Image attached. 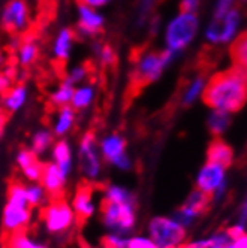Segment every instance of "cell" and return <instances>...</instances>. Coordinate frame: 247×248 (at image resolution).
<instances>
[{"label":"cell","mask_w":247,"mask_h":248,"mask_svg":"<svg viewBox=\"0 0 247 248\" xmlns=\"http://www.w3.org/2000/svg\"><path fill=\"white\" fill-rule=\"evenodd\" d=\"M207 106L228 114H235L247 103V69L232 66L231 69L211 77L202 90Z\"/></svg>","instance_id":"obj_1"},{"label":"cell","mask_w":247,"mask_h":248,"mask_svg":"<svg viewBox=\"0 0 247 248\" xmlns=\"http://www.w3.org/2000/svg\"><path fill=\"white\" fill-rule=\"evenodd\" d=\"M100 224L105 232L132 236L138 226V202H107L100 201Z\"/></svg>","instance_id":"obj_2"},{"label":"cell","mask_w":247,"mask_h":248,"mask_svg":"<svg viewBox=\"0 0 247 248\" xmlns=\"http://www.w3.org/2000/svg\"><path fill=\"white\" fill-rule=\"evenodd\" d=\"M177 54L169 49L141 51L133 60L131 81L136 87H144L162 77L164 70L175 60Z\"/></svg>","instance_id":"obj_3"},{"label":"cell","mask_w":247,"mask_h":248,"mask_svg":"<svg viewBox=\"0 0 247 248\" xmlns=\"http://www.w3.org/2000/svg\"><path fill=\"white\" fill-rule=\"evenodd\" d=\"M77 168L87 183H96L103 175V158L99 151L98 138L93 130H87L78 142L75 151Z\"/></svg>","instance_id":"obj_4"},{"label":"cell","mask_w":247,"mask_h":248,"mask_svg":"<svg viewBox=\"0 0 247 248\" xmlns=\"http://www.w3.org/2000/svg\"><path fill=\"white\" fill-rule=\"evenodd\" d=\"M146 235L157 248H180L187 241V230L172 216H153L146 224Z\"/></svg>","instance_id":"obj_5"},{"label":"cell","mask_w":247,"mask_h":248,"mask_svg":"<svg viewBox=\"0 0 247 248\" xmlns=\"http://www.w3.org/2000/svg\"><path fill=\"white\" fill-rule=\"evenodd\" d=\"M75 212L63 198L51 199L42 208V224L45 232L51 236H65L77 224Z\"/></svg>","instance_id":"obj_6"},{"label":"cell","mask_w":247,"mask_h":248,"mask_svg":"<svg viewBox=\"0 0 247 248\" xmlns=\"http://www.w3.org/2000/svg\"><path fill=\"white\" fill-rule=\"evenodd\" d=\"M195 188L211 198V203H219L228 191V169L219 163L205 160L195 175Z\"/></svg>","instance_id":"obj_7"},{"label":"cell","mask_w":247,"mask_h":248,"mask_svg":"<svg viewBox=\"0 0 247 248\" xmlns=\"http://www.w3.org/2000/svg\"><path fill=\"white\" fill-rule=\"evenodd\" d=\"M198 31L197 14L180 12L172 18L165 29V49L179 54L195 38Z\"/></svg>","instance_id":"obj_8"},{"label":"cell","mask_w":247,"mask_h":248,"mask_svg":"<svg viewBox=\"0 0 247 248\" xmlns=\"http://www.w3.org/2000/svg\"><path fill=\"white\" fill-rule=\"evenodd\" d=\"M103 162L118 172H131L133 160L128 153V140L118 132H111L98 139Z\"/></svg>","instance_id":"obj_9"},{"label":"cell","mask_w":247,"mask_h":248,"mask_svg":"<svg viewBox=\"0 0 247 248\" xmlns=\"http://www.w3.org/2000/svg\"><path fill=\"white\" fill-rule=\"evenodd\" d=\"M30 24V9L26 0H9L0 15V26L6 33L21 34Z\"/></svg>","instance_id":"obj_10"},{"label":"cell","mask_w":247,"mask_h":248,"mask_svg":"<svg viewBox=\"0 0 247 248\" xmlns=\"http://www.w3.org/2000/svg\"><path fill=\"white\" fill-rule=\"evenodd\" d=\"M33 218V209L27 203H16L6 201L2 214H0V226L5 233H15L27 230Z\"/></svg>","instance_id":"obj_11"},{"label":"cell","mask_w":247,"mask_h":248,"mask_svg":"<svg viewBox=\"0 0 247 248\" xmlns=\"http://www.w3.org/2000/svg\"><path fill=\"white\" fill-rule=\"evenodd\" d=\"M105 16L103 14L92 6L78 3L77 6V26L75 34L82 39H95L98 34L103 31Z\"/></svg>","instance_id":"obj_12"},{"label":"cell","mask_w":247,"mask_h":248,"mask_svg":"<svg viewBox=\"0 0 247 248\" xmlns=\"http://www.w3.org/2000/svg\"><path fill=\"white\" fill-rule=\"evenodd\" d=\"M49 162L54 163L62 175L69 181L75 172V150L66 138L56 139L49 150Z\"/></svg>","instance_id":"obj_13"},{"label":"cell","mask_w":247,"mask_h":248,"mask_svg":"<svg viewBox=\"0 0 247 248\" xmlns=\"http://www.w3.org/2000/svg\"><path fill=\"white\" fill-rule=\"evenodd\" d=\"M70 206H72L78 221L92 220L98 214L99 209L95 201V188L90 186V183H85L77 187L72 201H70Z\"/></svg>","instance_id":"obj_14"},{"label":"cell","mask_w":247,"mask_h":248,"mask_svg":"<svg viewBox=\"0 0 247 248\" xmlns=\"http://www.w3.org/2000/svg\"><path fill=\"white\" fill-rule=\"evenodd\" d=\"M39 183L44 186V188L47 190L51 199H57V198L63 196L65 188L69 181L62 175V172L59 170V168L54 163L47 162V163H44L42 176H41Z\"/></svg>","instance_id":"obj_15"},{"label":"cell","mask_w":247,"mask_h":248,"mask_svg":"<svg viewBox=\"0 0 247 248\" xmlns=\"http://www.w3.org/2000/svg\"><path fill=\"white\" fill-rule=\"evenodd\" d=\"M29 96H30L29 87L24 82H18L15 85H11L3 93V97H2L3 111L8 114L20 112L26 106V103L29 102Z\"/></svg>","instance_id":"obj_16"},{"label":"cell","mask_w":247,"mask_h":248,"mask_svg":"<svg viewBox=\"0 0 247 248\" xmlns=\"http://www.w3.org/2000/svg\"><path fill=\"white\" fill-rule=\"evenodd\" d=\"M77 124V111L70 105L57 108L54 118L51 124V132L54 133L56 139H63L69 133H72Z\"/></svg>","instance_id":"obj_17"},{"label":"cell","mask_w":247,"mask_h":248,"mask_svg":"<svg viewBox=\"0 0 247 248\" xmlns=\"http://www.w3.org/2000/svg\"><path fill=\"white\" fill-rule=\"evenodd\" d=\"M75 30L70 27H62L54 41H52V46H51V52L52 57H54L56 62H67L70 54H72L74 49V44H75Z\"/></svg>","instance_id":"obj_18"},{"label":"cell","mask_w":247,"mask_h":248,"mask_svg":"<svg viewBox=\"0 0 247 248\" xmlns=\"http://www.w3.org/2000/svg\"><path fill=\"white\" fill-rule=\"evenodd\" d=\"M207 160L213 163H219L225 166L226 169H229L235 160L234 148L228 142H225L222 138H214L207 148Z\"/></svg>","instance_id":"obj_19"},{"label":"cell","mask_w":247,"mask_h":248,"mask_svg":"<svg viewBox=\"0 0 247 248\" xmlns=\"http://www.w3.org/2000/svg\"><path fill=\"white\" fill-rule=\"evenodd\" d=\"M54 140H56V136L51 132L49 127H41L32 133L30 140H29V148L36 157H42L47 153H49Z\"/></svg>","instance_id":"obj_20"},{"label":"cell","mask_w":247,"mask_h":248,"mask_svg":"<svg viewBox=\"0 0 247 248\" xmlns=\"http://www.w3.org/2000/svg\"><path fill=\"white\" fill-rule=\"evenodd\" d=\"M95 99H96V87L93 85V82H84L75 87L72 100H70V106L77 112L85 111L93 105Z\"/></svg>","instance_id":"obj_21"},{"label":"cell","mask_w":247,"mask_h":248,"mask_svg":"<svg viewBox=\"0 0 247 248\" xmlns=\"http://www.w3.org/2000/svg\"><path fill=\"white\" fill-rule=\"evenodd\" d=\"M102 201L126 203V202H138V198L126 186L118 183H108L102 188Z\"/></svg>","instance_id":"obj_22"},{"label":"cell","mask_w":247,"mask_h":248,"mask_svg":"<svg viewBox=\"0 0 247 248\" xmlns=\"http://www.w3.org/2000/svg\"><path fill=\"white\" fill-rule=\"evenodd\" d=\"M15 51H16V62L23 67H30L32 64H34V62L38 60L39 52H41L39 44L32 36L21 39L20 45L16 46Z\"/></svg>","instance_id":"obj_23"},{"label":"cell","mask_w":247,"mask_h":248,"mask_svg":"<svg viewBox=\"0 0 247 248\" xmlns=\"http://www.w3.org/2000/svg\"><path fill=\"white\" fill-rule=\"evenodd\" d=\"M74 90L75 85H72L70 82H67L66 79H63L54 90H52L48 96V102L52 108H62V106H67L70 105V100H72L74 96Z\"/></svg>","instance_id":"obj_24"},{"label":"cell","mask_w":247,"mask_h":248,"mask_svg":"<svg viewBox=\"0 0 247 248\" xmlns=\"http://www.w3.org/2000/svg\"><path fill=\"white\" fill-rule=\"evenodd\" d=\"M26 198L32 209H42L49 201V194L41 183H27L26 184Z\"/></svg>","instance_id":"obj_25"},{"label":"cell","mask_w":247,"mask_h":248,"mask_svg":"<svg viewBox=\"0 0 247 248\" xmlns=\"http://www.w3.org/2000/svg\"><path fill=\"white\" fill-rule=\"evenodd\" d=\"M207 126H208V130L211 135L214 138H220L228 130V127L231 126V114L213 109L211 114L208 115Z\"/></svg>","instance_id":"obj_26"},{"label":"cell","mask_w":247,"mask_h":248,"mask_svg":"<svg viewBox=\"0 0 247 248\" xmlns=\"http://www.w3.org/2000/svg\"><path fill=\"white\" fill-rule=\"evenodd\" d=\"M6 245L11 247V248H48V245L44 241L30 236L26 230L15 232V233H9Z\"/></svg>","instance_id":"obj_27"},{"label":"cell","mask_w":247,"mask_h":248,"mask_svg":"<svg viewBox=\"0 0 247 248\" xmlns=\"http://www.w3.org/2000/svg\"><path fill=\"white\" fill-rule=\"evenodd\" d=\"M229 56L235 66L247 69V31L241 33L229 48Z\"/></svg>","instance_id":"obj_28"},{"label":"cell","mask_w":247,"mask_h":248,"mask_svg":"<svg viewBox=\"0 0 247 248\" xmlns=\"http://www.w3.org/2000/svg\"><path fill=\"white\" fill-rule=\"evenodd\" d=\"M93 54L98 60V63L102 67H111L117 62V54L114 48L110 44H103V42H95L93 44Z\"/></svg>","instance_id":"obj_29"},{"label":"cell","mask_w":247,"mask_h":248,"mask_svg":"<svg viewBox=\"0 0 247 248\" xmlns=\"http://www.w3.org/2000/svg\"><path fill=\"white\" fill-rule=\"evenodd\" d=\"M204 90V75L197 77L195 79H192L189 85L186 87V90L181 94V105L183 106H190L197 102V99L202 94Z\"/></svg>","instance_id":"obj_30"},{"label":"cell","mask_w":247,"mask_h":248,"mask_svg":"<svg viewBox=\"0 0 247 248\" xmlns=\"http://www.w3.org/2000/svg\"><path fill=\"white\" fill-rule=\"evenodd\" d=\"M156 5L157 0H139L135 12V24L138 27H144L148 23Z\"/></svg>","instance_id":"obj_31"},{"label":"cell","mask_w":247,"mask_h":248,"mask_svg":"<svg viewBox=\"0 0 247 248\" xmlns=\"http://www.w3.org/2000/svg\"><path fill=\"white\" fill-rule=\"evenodd\" d=\"M238 20H240V15L237 11H231L223 16V20H222L223 30H222L220 42H226V41L231 39V36L235 33V29L238 26Z\"/></svg>","instance_id":"obj_32"},{"label":"cell","mask_w":247,"mask_h":248,"mask_svg":"<svg viewBox=\"0 0 247 248\" xmlns=\"http://www.w3.org/2000/svg\"><path fill=\"white\" fill-rule=\"evenodd\" d=\"M89 74H90V70H89V67H87L85 64H75L74 67L69 69V72L66 74L65 79L77 87V85L84 84L87 81V78H89Z\"/></svg>","instance_id":"obj_33"},{"label":"cell","mask_w":247,"mask_h":248,"mask_svg":"<svg viewBox=\"0 0 247 248\" xmlns=\"http://www.w3.org/2000/svg\"><path fill=\"white\" fill-rule=\"evenodd\" d=\"M129 238L121 233H114V232H105L102 238V245L110 247V248H128Z\"/></svg>","instance_id":"obj_34"},{"label":"cell","mask_w":247,"mask_h":248,"mask_svg":"<svg viewBox=\"0 0 247 248\" xmlns=\"http://www.w3.org/2000/svg\"><path fill=\"white\" fill-rule=\"evenodd\" d=\"M42 169H44V162L36 160L30 166H27L26 169L20 170V173L27 183H39L41 176H42Z\"/></svg>","instance_id":"obj_35"},{"label":"cell","mask_w":247,"mask_h":248,"mask_svg":"<svg viewBox=\"0 0 247 248\" xmlns=\"http://www.w3.org/2000/svg\"><path fill=\"white\" fill-rule=\"evenodd\" d=\"M14 160H15V165H16V168H18V170H23V169H26L27 166H30L32 163H34L36 160H39V157L34 155V154L30 151V148H20L18 151H16Z\"/></svg>","instance_id":"obj_36"},{"label":"cell","mask_w":247,"mask_h":248,"mask_svg":"<svg viewBox=\"0 0 247 248\" xmlns=\"http://www.w3.org/2000/svg\"><path fill=\"white\" fill-rule=\"evenodd\" d=\"M128 248H157V245L144 233V235H132L129 238Z\"/></svg>","instance_id":"obj_37"},{"label":"cell","mask_w":247,"mask_h":248,"mask_svg":"<svg viewBox=\"0 0 247 248\" xmlns=\"http://www.w3.org/2000/svg\"><path fill=\"white\" fill-rule=\"evenodd\" d=\"M14 77H15V72L11 67L0 70V94H3L14 84Z\"/></svg>","instance_id":"obj_38"},{"label":"cell","mask_w":247,"mask_h":248,"mask_svg":"<svg viewBox=\"0 0 247 248\" xmlns=\"http://www.w3.org/2000/svg\"><path fill=\"white\" fill-rule=\"evenodd\" d=\"M198 8H199V0H181L180 3V12L195 14Z\"/></svg>","instance_id":"obj_39"},{"label":"cell","mask_w":247,"mask_h":248,"mask_svg":"<svg viewBox=\"0 0 247 248\" xmlns=\"http://www.w3.org/2000/svg\"><path fill=\"white\" fill-rule=\"evenodd\" d=\"M232 2H234V0H220L217 8H216V20L223 18V16L228 14V9H229V6L232 5Z\"/></svg>","instance_id":"obj_40"},{"label":"cell","mask_w":247,"mask_h":248,"mask_svg":"<svg viewBox=\"0 0 247 248\" xmlns=\"http://www.w3.org/2000/svg\"><path fill=\"white\" fill-rule=\"evenodd\" d=\"M80 3H84L87 6H92V8H96V9H100V8H105L108 6L113 0H78Z\"/></svg>","instance_id":"obj_41"},{"label":"cell","mask_w":247,"mask_h":248,"mask_svg":"<svg viewBox=\"0 0 247 248\" xmlns=\"http://www.w3.org/2000/svg\"><path fill=\"white\" fill-rule=\"evenodd\" d=\"M5 62H6V59H5V54L2 51H0V70L3 69V66H5Z\"/></svg>","instance_id":"obj_42"},{"label":"cell","mask_w":247,"mask_h":248,"mask_svg":"<svg viewBox=\"0 0 247 248\" xmlns=\"http://www.w3.org/2000/svg\"><path fill=\"white\" fill-rule=\"evenodd\" d=\"M81 248H96V247H92V245H85V247H81Z\"/></svg>","instance_id":"obj_43"},{"label":"cell","mask_w":247,"mask_h":248,"mask_svg":"<svg viewBox=\"0 0 247 248\" xmlns=\"http://www.w3.org/2000/svg\"><path fill=\"white\" fill-rule=\"evenodd\" d=\"M2 248H11V247H8V245H3Z\"/></svg>","instance_id":"obj_44"},{"label":"cell","mask_w":247,"mask_h":248,"mask_svg":"<svg viewBox=\"0 0 247 248\" xmlns=\"http://www.w3.org/2000/svg\"><path fill=\"white\" fill-rule=\"evenodd\" d=\"M100 248H110V247H105V245H102V247H100Z\"/></svg>","instance_id":"obj_45"}]
</instances>
